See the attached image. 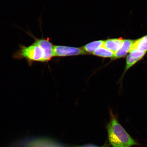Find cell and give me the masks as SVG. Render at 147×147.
<instances>
[{"label":"cell","mask_w":147,"mask_h":147,"mask_svg":"<svg viewBox=\"0 0 147 147\" xmlns=\"http://www.w3.org/2000/svg\"><path fill=\"white\" fill-rule=\"evenodd\" d=\"M139 60H140L138 59L133 57L130 56L129 54L128 55L126 58V67L125 68L123 74H124V73H126V71L129 69H130V67H131L132 66L139 61Z\"/></svg>","instance_id":"cell-11"},{"label":"cell","mask_w":147,"mask_h":147,"mask_svg":"<svg viewBox=\"0 0 147 147\" xmlns=\"http://www.w3.org/2000/svg\"><path fill=\"white\" fill-rule=\"evenodd\" d=\"M94 55L104 58H111L114 56L115 53L104 47H101L93 53Z\"/></svg>","instance_id":"cell-10"},{"label":"cell","mask_w":147,"mask_h":147,"mask_svg":"<svg viewBox=\"0 0 147 147\" xmlns=\"http://www.w3.org/2000/svg\"><path fill=\"white\" fill-rule=\"evenodd\" d=\"M123 41L122 38L108 39L104 41L103 47L115 53L122 47Z\"/></svg>","instance_id":"cell-7"},{"label":"cell","mask_w":147,"mask_h":147,"mask_svg":"<svg viewBox=\"0 0 147 147\" xmlns=\"http://www.w3.org/2000/svg\"><path fill=\"white\" fill-rule=\"evenodd\" d=\"M135 41L130 40H124L122 47L119 50L115 53L113 59L124 57L131 49Z\"/></svg>","instance_id":"cell-6"},{"label":"cell","mask_w":147,"mask_h":147,"mask_svg":"<svg viewBox=\"0 0 147 147\" xmlns=\"http://www.w3.org/2000/svg\"><path fill=\"white\" fill-rule=\"evenodd\" d=\"M74 147H107V146H104L100 147L94 146V145H84V146H76Z\"/></svg>","instance_id":"cell-13"},{"label":"cell","mask_w":147,"mask_h":147,"mask_svg":"<svg viewBox=\"0 0 147 147\" xmlns=\"http://www.w3.org/2000/svg\"><path fill=\"white\" fill-rule=\"evenodd\" d=\"M82 48L66 47L62 46H55L53 47V56H65L87 54Z\"/></svg>","instance_id":"cell-3"},{"label":"cell","mask_w":147,"mask_h":147,"mask_svg":"<svg viewBox=\"0 0 147 147\" xmlns=\"http://www.w3.org/2000/svg\"><path fill=\"white\" fill-rule=\"evenodd\" d=\"M104 43V41L102 40L94 41L84 46L82 49L86 52L93 53L99 48L102 47Z\"/></svg>","instance_id":"cell-9"},{"label":"cell","mask_w":147,"mask_h":147,"mask_svg":"<svg viewBox=\"0 0 147 147\" xmlns=\"http://www.w3.org/2000/svg\"><path fill=\"white\" fill-rule=\"evenodd\" d=\"M129 55L133 57L138 59L141 60L144 56L146 53V51H140L136 49H131L129 51Z\"/></svg>","instance_id":"cell-12"},{"label":"cell","mask_w":147,"mask_h":147,"mask_svg":"<svg viewBox=\"0 0 147 147\" xmlns=\"http://www.w3.org/2000/svg\"><path fill=\"white\" fill-rule=\"evenodd\" d=\"M113 115L111 114L107 127L110 144L113 147H130L137 145Z\"/></svg>","instance_id":"cell-1"},{"label":"cell","mask_w":147,"mask_h":147,"mask_svg":"<svg viewBox=\"0 0 147 147\" xmlns=\"http://www.w3.org/2000/svg\"><path fill=\"white\" fill-rule=\"evenodd\" d=\"M34 43L43 49L45 52V61L51 60L53 56V46L52 44L47 40L43 39L34 38Z\"/></svg>","instance_id":"cell-5"},{"label":"cell","mask_w":147,"mask_h":147,"mask_svg":"<svg viewBox=\"0 0 147 147\" xmlns=\"http://www.w3.org/2000/svg\"><path fill=\"white\" fill-rule=\"evenodd\" d=\"M47 142L45 139L27 138L17 141L9 147H47Z\"/></svg>","instance_id":"cell-4"},{"label":"cell","mask_w":147,"mask_h":147,"mask_svg":"<svg viewBox=\"0 0 147 147\" xmlns=\"http://www.w3.org/2000/svg\"><path fill=\"white\" fill-rule=\"evenodd\" d=\"M45 57L43 49L34 42L28 47L20 45V49L14 54V58L25 59L30 63L33 61L45 62Z\"/></svg>","instance_id":"cell-2"},{"label":"cell","mask_w":147,"mask_h":147,"mask_svg":"<svg viewBox=\"0 0 147 147\" xmlns=\"http://www.w3.org/2000/svg\"><path fill=\"white\" fill-rule=\"evenodd\" d=\"M136 49L140 51H147V36L136 40L134 42L131 49ZM130 49V50H131Z\"/></svg>","instance_id":"cell-8"}]
</instances>
